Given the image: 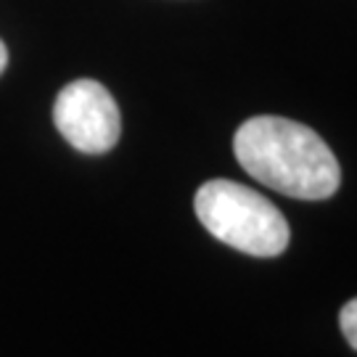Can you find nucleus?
Here are the masks:
<instances>
[{
	"label": "nucleus",
	"instance_id": "obj_1",
	"mask_svg": "<svg viewBox=\"0 0 357 357\" xmlns=\"http://www.w3.org/2000/svg\"><path fill=\"white\" fill-rule=\"evenodd\" d=\"M233 151L257 183L291 199L323 202L331 199L342 183L339 162L326 141L294 119H246L236 130Z\"/></svg>",
	"mask_w": 357,
	"mask_h": 357
},
{
	"label": "nucleus",
	"instance_id": "obj_2",
	"mask_svg": "<svg viewBox=\"0 0 357 357\" xmlns=\"http://www.w3.org/2000/svg\"><path fill=\"white\" fill-rule=\"evenodd\" d=\"M196 217L217 241L252 257H278L289 246V222L265 196L236 180H209L196 199Z\"/></svg>",
	"mask_w": 357,
	"mask_h": 357
},
{
	"label": "nucleus",
	"instance_id": "obj_3",
	"mask_svg": "<svg viewBox=\"0 0 357 357\" xmlns=\"http://www.w3.org/2000/svg\"><path fill=\"white\" fill-rule=\"evenodd\" d=\"M53 122L72 149L82 153L112 151L122 132L114 96L96 79L69 82L53 103Z\"/></svg>",
	"mask_w": 357,
	"mask_h": 357
},
{
	"label": "nucleus",
	"instance_id": "obj_4",
	"mask_svg": "<svg viewBox=\"0 0 357 357\" xmlns=\"http://www.w3.org/2000/svg\"><path fill=\"white\" fill-rule=\"evenodd\" d=\"M339 326H342V333L347 336L349 347H352V349H357V302H355V299H349V302L342 307Z\"/></svg>",
	"mask_w": 357,
	"mask_h": 357
},
{
	"label": "nucleus",
	"instance_id": "obj_5",
	"mask_svg": "<svg viewBox=\"0 0 357 357\" xmlns=\"http://www.w3.org/2000/svg\"><path fill=\"white\" fill-rule=\"evenodd\" d=\"M6 66H8V48H6L3 40H0V75L6 72Z\"/></svg>",
	"mask_w": 357,
	"mask_h": 357
}]
</instances>
